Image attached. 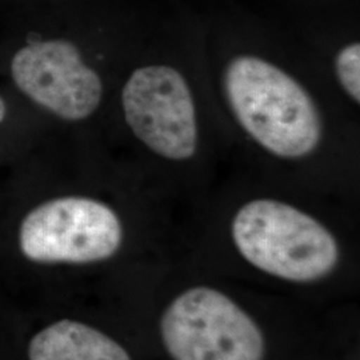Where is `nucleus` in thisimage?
Masks as SVG:
<instances>
[{
    "mask_svg": "<svg viewBox=\"0 0 360 360\" xmlns=\"http://www.w3.org/2000/svg\"><path fill=\"white\" fill-rule=\"evenodd\" d=\"M224 89L242 127L282 158L312 153L322 120L309 92L283 70L255 56H238L226 70Z\"/></svg>",
    "mask_w": 360,
    "mask_h": 360,
    "instance_id": "nucleus-1",
    "label": "nucleus"
},
{
    "mask_svg": "<svg viewBox=\"0 0 360 360\" xmlns=\"http://www.w3.org/2000/svg\"><path fill=\"white\" fill-rule=\"evenodd\" d=\"M232 239L255 269L292 283L322 281L339 263L334 235L309 214L274 199H257L232 220Z\"/></svg>",
    "mask_w": 360,
    "mask_h": 360,
    "instance_id": "nucleus-2",
    "label": "nucleus"
},
{
    "mask_svg": "<svg viewBox=\"0 0 360 360\" xmlns=\"http://www.w3.org/2000/svg\"><path fill=\"white\" fill-rule=\"evenodd\" d=\"M160 336L174 360H264L267 351L254 318L207 285L191 287L168 304Z\"/></svg>",
    "mask_w": 360,
    "mask_h": 360,
    "instance_id": "nucleus-3",
    "label": "nucleus"
},
{
    "mask_svg": "<svg viewBox=\"0 0 360 360\" xmlns=\"http://www.w3.org/2000/svg\"><path fill=\"white\" fill-rule=\"evenodd\" d=\"M123 240L115 212L89 198H59L27 215L19 233L23 255L38 263H94L115 255Z\"/></svg>",
    "mask_w": 360,
    "mask_h": 360,
    "instance_id": "nucleus-4",
    "label": "nucleus"
},
{
    "mask_svg": "<svg viewBox=\"0 0 360 360\" xmlns=\"http://www.w3.org/2000/svg\"><path fill=\"white\" fill-rule=\"evenodd\" d=\"M127 124L154 153L184 160L196 151L198 127L193 95L179 72L148 65L129 77L122 94Z\"/></svg>",
    "mask_w": 360,
    "mask_h": 360,
    "instance_id": "nucleus-5",
    "label": "nucleus"
},
{
    "mask_svg": "<svg viewBox=\"0 0 360 360\" xmlns=\"http://www.w3.org/2000/svg\"><path fill=\"white\" fill-rule=\"evenodd\" d=\"M11 74L30 99L65 120L86 119L102 101L101 77L67 40L27 44L15 53Z\"/></svg>",
    "mask_w": 360,
    "mask_h": 360,
    "instance_id": "nucleus-6",
    "label": "nucleus"
},
{
    "mask_svg": "<svg viewBox=\"0 0 360 360\" xmlns=\"http://www.w3.org/2000/svg\"><path fill=\"white\" fill-rule=\"evenodd\" d=\"M30 360H132L126 348L89 324L63 319L35 335Z\"/></svg>",
    "mask_w": 360,
    "mask_h": 360,
    "instance_id": "nucleus-7",
    "label": "nucleus"
},
{
    "mask_svg": "<svg viewBox=\"0 0 360 360\" xmlns=\"http://www.w3.org/2000/svg\"><path fill=\"white\" fill-rule=\"evenodd\" d=\"M336 74L343 89L355 99L360 101V46L349 44L336 56Z\"/></svg>",
    "mask_w": 360,
    "mask_h": 360,
    "instance_id": "nucleus-8",
    "label": "nucleus"
},
{
    "mask_svg": "<svg viewBox=\"0 0 360 360\" xmlns=\"http://www.w3.org/2000/svg\"><path fill=\"white\" fill-rule=\"evenodd\" d=\"M6 114H7V108H6V104H4V102H3V99L0 98V123L4 120Z\"/></svg>",
    "mask_w": 360,
    "mask_h": 360,
    "instance_id": "nucleus-9",
    "label": "nucleus"
}]
</instances>
